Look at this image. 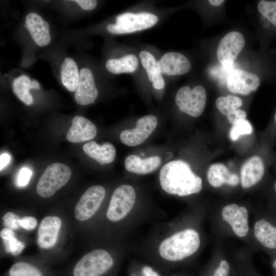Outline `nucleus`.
I'll use <instances>...</instances> for the list:
<instances>
[{"mask_svg":"<svg viewBox=\"0 0 276 276\" xmlns=\"http://www.w3.org/2000/svg\"><path fill=\"white\" fill-rule=\"evenodd\" d=\"M159 179L163 190L171 195L188 196L199 193L202 188L201 178L182 160H172L164 165Z\"/></svg>","mask_w":276,"mask_h":276,"instance_id":"obj_1","label":"nucleus"},{"mask_svg":"<svg viewBox=\"0 0 276 276\" xmlns=\"http://www.w3.org/2000/svg\"><path fill=\"white\" fill-rule=\"evenodd\" d=\"M200 244L198 233L193 229H186L164 240L159 246V252L166 260L178 261L194 254Z\"/></svg>","mask_w":276,"mask_h":276,"instance_id":"obj_2","label":"nucleus"},{"mask_svg":"<svg viewBox=\"0 0 276 276\" xmlns=\"http://www.w3.org/2000/svg\"><path fill=\"white\" fill-rule=\"evenodd\" d=\"M71 175V170L67 165L60 163L50 165L37 182L36 192L38 195L45 198L52 196L68 182Z\"/></svg>","mask_w":276,"mask_h":276,"instance_id":"obj_3","label":"nucleus"},{"mask_svg":"<svg viewBox=\"0 0 276 276\" xmlns=\"http://www.w3.org/2000/svg\"><path fill=\"white\" fill-rule=\"evenodd\" d=\"M113 260L108 252L95 249L84 256L75 265L73 276H101L112 266Z\"/></svg>","mask_w":276,"mask_h":276,"instance_id":"obj_4","label":"nucleus"},{"mask_svg":"<svg viewBox=\"0 0 276 276\" xmlns=\"http://www.w3.org/2000/svg\"><path fill=\"white\" fill-rule=\"evenodd\" d=\"M158 21V17L152 13L126 12L119 15L116 24L108 25L107 30L116 34L130 33L150 28Z\"/></svg>","mask_w":276,"mask_h":276,"instance_id":"obj_5","label":"nucleus"},{"mask_svg":"<svg viewBox=\"0 0 276 276\" xmlns=\"http://www.w3.org/2000/svg\"><path fill=\"white\" fill-rule=\"evenodd\" d=\"M206 100L205 88L200 85L191 88L189 86L180 88L175 96V102L182 112L193 117H198L203 112Z\"/></svg>","mask_w":276,"mask_h":276,"instance_id":"obj_6","label":"nucleus"},{"mask_svg":"<svg viewBox=\"0 0 276 276\" xmlns=\"http://www.w3.org/2000/svg\"><path fill=\"white\" fill-rule=\"evenodd\" d=\"M136 200V193L133 187L122 185L114 191L106 213L107 218L117 222L123 219L133 207Z\"/></svg>","mask_w":276,"mask_h":276,"instance_id":"obj_7","label":"nucleus"},{"mask_svg":"<svg viewBox=\"0 0 276 276\" xmlns=\"http://www.w3.org/2000/svg\"><path fill=\"white\" fill-rule=\"evenodd\" d=\"M244 45L243 36L237 31L229 32L220 41L217 49V57L228 73L233 70L234 63Z\"/></svg>","mask_w":276,"mask_h":276,"instance_id":"obj_8","label":"nucleus"},{"mask_svg":"<svg viewBox=\"0 0 276 276\" xmlns=\"http://www.w3.org/2000/svg\"><path fill=\"white\" fill-rule=\"evenodd\" d=\"M106 194L104 188L96 185L88 188L82 194L74 209V216L80 221L91 218L98 211Z\"/></svg>","mask_w":276,"mask_h":276,"instance_id":"obj_9","label":"nucleus"},{"mask_svg":"<svg viewBox=\"0 0 276 276\" xmlns=\"http://www.w3.org/2000/svg\"><path fill=\"white\" fill-rule=\"evenodd\" d=\"M157 125V119L155 116H145L137 121L134 128L122 131L120 135V140L127 146H138L150 136Z\"/></svg>","mask_w":276,"mask_h":276,"instance_id":"obj_10","label":"nucleus"},{"mask_svg":"<svg viewBox=\"0 0 276 276\" xmlns=\"http://www.w3.org/2000/svg\"><path fill=\"white\" fill-rule=\"evenodd\" d=\"M260 84V79L254 74L240 69H233L228 73L226 85L233 93L248 95Z\"/></svg>","mask_w":276,"mask_h":276,"instance_id":"obj_11","label":"nucleus"},{"mask_svg":"<svg viewBox=\"0 0 276 276\" xmlns=\"http://www.w3.org/2000/svg\"><path fill=\"white\" fill-rule=\"evenodd\" d=\"M98 95L94 76L88 68L79 72V82L75 93V100L79 105H87L95 103Z\"/></svg>","mask_w":276,"mask_h":276,"instance_id":"obj_12","label":"nucleus"},{"mask_svg":"<svg viewBox=\"0 0 276 276\" xmlns=\"http://www.w3.org/2000/svg\"><path fill=\"white\" fill-rule=\"evenodd\" d=\"M223 219L232 227L239 237H245L249 229L248 212L244 206L233 203L225 206L222 211Z\"/></svg>","mask_w":276,"mask_h":276,"instance_id":"obj_13","label":"nucleus"},{"mask_svg":"<svg viewBox=\"0 0 276 276\" xmlns=\"http://www.w3.org/2000/svg\"><path fill=\"white\" fill-rule=\"evenodd\" d=\"M265 166L262 158L254 155L248 158L242 166L240 170L241 185L248 189L261 181L264 175Z\"/></svg>","mask_w":276,"mask_h":276,"instance_id":"obj_14","label":"nucleus"},{"mask_svg":"<svg viewBox=\"0 0 276 276\" xmlns=\"http://www.w3.org/2000/svg\"><path fill=\"white\" fill-rule=\"evenodd\" d=\"M95 125L88 119L77 116L74 117L67 134V140L73 143L89 141L97 135Z\"/></svg>","mask_w":276,"mask_h":276,"instance_id":"obj_15","label":"nucleus"},{"mask_svg":"<svg viewBox=\"0 0 276 276\" xmlns=\"http://www.w3.org/2000/svg\"><path fill=\"white\" fill-rule=\"evenodd\" d=\"M61 219L56 216H47L41 221L38 229L37 244L42 248L53 247L58 237Z\"/></svg>","mask_w":276,"mask_h":276,"instance_id":"obj_16","label":"nucleus"},{"mask_svg":"<svg viewBox=\"0 0 276 276\" xmlns=\"http://www.w3.org/2000/svg\"><path fill=\"white\" fill-rule=\"evenodd\" d=\"M162 73L168 76L183 75L191 68L189 60L180 53L168 52L158 60Z\"/></svg>","mask_w":276,"mask_h":276,"instance_id":"obj_17","label":"nucleus"},{"mask_svg":"<svg viewBox=\"0 0 276 276\" xmlns=\"http://www.w3.org/2000/svg\"><path fill=\"white\" fill-rule=\"evenodd\" d=\"M27 29L35 43L40 47L48 45L51 40L49 24L38 14L31 12L25 19Z\"/></svg>","mask_w":276,"mask_h":276,"instance_id":"obj_18","label":"nucleus"},{"mask_svg":"<svg viewBox=\"0 0 276 276\" xmlns=\"http://www.w3.org/2000/svg\"><path fill=\"white\" fill-rule=\"evenodd\" d=\"M82 148L87 155L101 165L111 163L116 155L114 146L108 142L99 145L95 141H90L85 144Z\"/></svg>","mask_w":276,"mask_h":276,"instance_id":"obj_19","label":"nucleus"},{"mask_svg":"<svg viewBox=\"0 0 276 276\" xmlns=\"http://www.w3.org/2000/svg\"><path fill=\"white\" fill-rule=\"evenodd\" d=\"M207 179L210 184L215 188H219L224 183L236 186L240 182L238 175L231 173L222 163H215L209 167Z\"/></svg>","mask_w":276,"mask_h":276,"instance_id":"obj_20","label":"nucleus"},{"mask_svg":"<svg viewBox=\"0 0 276 276\" xmlns=\"http://www.w3.org/2000/svg\"><path fill=\"white\" fill-rule=\"evenodd\" d=\"M162 159L158 156H152L142 159L136 155L126 157L124 165L126 169L131 173L146 174L155 171L160 165Z\"/></svg>","mask_w":276,"mask_h":276,"instance_id":"obj_21","label":"nucleus"},{"mask_svg":"<svg viewBox=\"0 0 276 276\" xmlns=\"http://www.w3.org/2000/svg\"><path fill=\"white\" fill-rule=\"evenodd\" d=\"M256 239L264 247L276 249V226L265 219H261L254 225Z\"/></svg>","mask_w":276,"mask_h":276,"instance_id":"obj_22","label":"nucleus"},{"mask_svg":"<svg viewBox=\"0 0 276 276\" xmlns=\"http://www.w3.org/2000/svg\"><path fill=\"white\" fill-rule=\"evenodd\" d=\"M61 80L62 84L70 91H76L79 78L77 64L71 58L64 59L61 65Z\"/></svg>","mask_w":276,"mask_h":276,"instance_id":"obj_23","label":"nucleus"},{"mask_svg":"<svg viewBox=\"0 0 276 276\" xmlns=\"http://www.w3.org/2000/svg\"><path fill=\"white\" fill-rule=\"evenodd\" d=\"M139 59L133 54H128L119 59H110L105 63L107 70L114 74L131 73L136 71L139 65Z\"/></svg>","mask_w":276,"mask_h":276,"instance_id":"obj_24","label":"nucleus"},{"mask_svg":"<svg viewBox=\"0 0 276 276\" xmlns=\"http://www.w3.org/2000/svg\"><path fill=\"white\" fill-rule=\"evenodd\" d=\"M13 90L18 98L27 105L33 102V99L29 90L31 89V80L26 75L15 78L12 84Z\"/></svg>","mask_w":276,"mask_h":276,"instance_id":"obj_25","label":"nucleus"},{"mask_svg":"<svg viewBox=\"0 0 276 276\" xmlns=\"http://www.w3.org/2000/svg\"><path fill=\"white\" fill-rule=\"evenodd\" d=\"M0 236L4 240L8 252L13 256H17L22 251L25 244L16 239L12 229L5 227L1 231Z\"/></svg>","mask_w":276,"mask_h":276,"instance_id":"obj_26","label":"nucleus"},{"mask_svg":"<svg viewBox=\"0 0 276 276\" xmlns=\"http://www.w3.org/2000/svg\"><path fill=\"white\" fill-rule=\"evenodd\" d=\"M242 105L241 99L233 95L219 97L216 100L217 109L225 116L238 109Z\"/></svg>","mask_w":276,"mask_h":276,"instance_id":"obj_27","label":"nucleus"},{"mask_svg":"<svg viewBox=\"0 0 276 276\" xmlns=\"http://www.w3.org/2000/svg\"><path fill=\"white\" fill-rule=\"evenodd\" d=\"M139 58L147 73L149 80L152 82L155 74L161 71L159 61L155 59L152 54L146 51H141L139 53Z\"/></svg>","mask_w":276,"mask_h":276,"instance_id":"obj_28","label":"nucleus"},{"mask_svg":"<svg viewBox=\"0 0 276 276\" xmlns=\"http://www.w3.org/2000/svg\"><path fill=\"white\" fill-rule=\"evenodd\" d=\"M9 276H43L41 271L28 263H14L9 270Z\"/></svg>","mask_w":276,"mask_h":276,"instance_id":"obj_29","label":"nucleus"},{"mask_svg":"<svg viewBox=\"0 0 276 276\" xmlns=\"http://www.w3.org/2000/svg\"><path fill=\"white\" fill-rule=\"evenodd\" d=\"M252 131L253 128L251 124L249 121L245 119L233 125L229 130V137L232 141H236L240 135L250 134Z\"/></svg>","mask_w":276,"mask_h":276,"instance_id":"obj_30","label":"nucleus"},{"mask_svg":"<svg viewBox=\"0 0 276 276\" xmlns=\"http://www.w3.org/2000/svg\"><path fill=\"white\" fill-rule=\"evenodd\" d=\"M258 8L260 13L276 27V1H260Z\"/></svg>","mask_w":276,"mask_h":276,"instance_id":"obj_31","label":"nucleus"},{"mask_svg":"<svg viewBox=\"0 0 276 276\" xmlns=\"http://www.w3.org/2000/svg\"><path fill=\"white\" fill-rule=\"evenodd\" d=\"M20 218L14 213L9 212L6 213L3 217V223L8 228L15 230L20 228Z\"/></svg>","mask_w":276,"mask_h":276,"instance_id":"obj_32","label":"nucleus"},{"mask_svg":"<svg viewBox=\"0 0 276 276\" xmlns=\"http://www.w3.org/2000/svg\"><path fill=\"white\" fill-rule=\"evenodd\" d=\"M32 171L29 168L24 167L20 169L18 173L17 182L19 186L24 187L26 186L32 175Z\"/></svg>","mask_w":276,"mask_h":276,"instance_id":"obj_33","label":"nucleus"},{"mask_svg":"<svg viewBox=\"0 0 276 276\" xmlns=\"http://www.w3.org/2000/svg\"><path fill=\"white\" fill-rule=\"evenodd\" d=\"M246 113L242 109H237L226 116L229 122L234 125L238 122L245 120Z\"/></svg>","mask_w":276,"mask_h":276,"instance_id":"obj_34","label":"nucleus"},{"mask_svg":"<svg viewBox=\"0 0 276 276\" xmlns=\"http://www.w3.org/2000/svg\"><path fill=\"white\" fill-rule=\"evenodd\" d=\"M19 224L21 227L25 229L31 231L35 228L37 225V221L33 217L26 216L20 219Z\"/></svg>","mask_w":276,"mask_h":276,"instance_id":"obj_35","label":"nucleus"},{"mask_svg":"<svg viewBox=\"0 0 276 276\" xmlns=\"http://www.w3.org/2000/svg\"><path fill=\"white\" fill-rule=\"evenodd\" d=\"M229 271V265L228 262L225 260H222L213 276H228Z\"/></svg>","mask_w":276,"mask_h":276,"instance_id":"obj_36","label":"nucleus"},{"mask_svg":"<svg viewBox=\"0 0 276 276\" xmlns=\"http://www.w3.org/2000/svg\"><path fill=\"white\" fill-rule=\"evenodd\" d=\"M74 2L85 10H93L96 7L97 4V1L95 0H76Z\"/></svg>","mask_w":276,"mask_h":276,"instance_id":"obj_37","label":"nucleus"},{"mask_svg":"<svg viewBox=\"0 0 276 276\" xmlns=\"http://www.w3.org/2000/svg\"><path fill=\"white\" fill-rule=\"evenodd\" d=\"M161 71H158L154 75L152 85L156 89H161L165 86V81L162 75Z\"/></svg>","mask_w":276,"mask_h":276,"instance_id":"obj_38","label":"nucleus"},{"mask_svg":"<svg viewBox=\"0 0 276 276\" xmlns=\"http://www.w3.org/2000/svg\"><path fill=\"white\" fill-rule=\"evenodd\" d=\"M10 156L4 153L0 156V170L2 171L9 163L10 160Z\"/></svg>","mask_w":276,"mask_h":276,"instance_id":"obj_39","label":"nucleus"},{"mask_svg":"<svg viewBox=\"0 0 276 276\" xmlns=\"http://www.w3.org/2000/svg\"><path fill=\"white\" fill-rule=\"evenodd\" d=\"M142 272L144 276H159L158 273L153 270L149 266H144L142 269Z\"/></svg>","mask_w":276,"mask_h":276,"instance_id":"obj_40","label":"nucleus"},{"mask_svg":"<svg viewBox=\"0 0 276 276\" xmlns=\"http://www.w3.org/2000/svg\"><path fill=\"white\" fill-rule=\"evenodd\" d=\"M208 2L212 6H218L221 5L224 2V1L223 0H209Z\"/></svg>","mask_w":276,"mask_h":276,"instance_id":"obj_41","label":"nucleus"},{"mask_svg":"<svg viewBox=\"0 0 276 276\" xmlns=\"http://www.w3.org/2000/svg\"><path fill=\"white\" fill-rule=\"evenodd\" d=\"M40 88L39 83L35 80H31V89H39Z\"/></svg>","mask_w":276,"mask_h":276,"instance_id":"obj_42","label":"nucleus"},{"mask_svg":"<svg viewBox=\"0 0 276 276\" xmlns=\"http://www.w3.org/2000/svg\"><path fill=\"white\" fill-rule=\"evenodd\" d=\"M272 266L274 269H276V258L273 260V261L272 262Z\"/></svg>","mask_w":276,"mask_h":276,"instance_id":"obj_43","label":"nucleus"},{"mask_svg":"<svg viewBox=\"0 0 276 276\" xmlns=\"http://www.w3.org/2000/svg\"><path fill=\"white\" fill-rule=\"evenodd\" d=\"M274 191H275L276 192V181H275L274 183Z\"/></svg>","mask_w":276,"mask_h":276,"instance_id":"obj_44","label":"nucleus"},{"mask_svg":"<svg viewBox=\"0 0 276 276\" xmlns=\"http://www.w3.org/2000/svg\"><path fill=\"white\" fill-rule=\"evenodd\" d=\"M274 121H275V124H276V113H275V116H274Z\"/></svg>","mask_w":276,"mask_h":276,"instance_id":"obj_45","label":"nucleus"}]
</instances>
